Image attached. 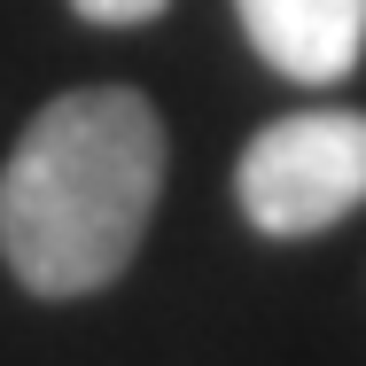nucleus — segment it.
<instances>
[{
	"label": "nucleus",
	"instance_id": "nucleus-4",
	"mask_svg": "<svg viewBox=\"0 0 366 366\" xmlns=\"http://www.w3.org/2000/svg\"><path fill=\"white\" fill-rule=\"evenodd\" d=\"M71 8L86 16V24H148L164 0H71Z\"/></svg>",
	"mask_w": 366,
	"mask_h": 366
},
{
	"label": "nucleus",
	"instance_id": "nucleus-2",
	"mask_svg": "<svg viewBox=\"0 0 366 366\" xmlns=\"http://www.w3.org/2000/svg\"><path fill=\"white\" fill-rule=\"evenodd\" d=\"M234 195L257 234H327L366 203V117L359 109H296L242 148Z\"/></svg>",
	"mask_w": 366,
	"mask_h": 366
},
{
	"label": "nucleus",
	"instance_id": "nucleus-1",
	"mask_svg": "<svg viewBox=\"0 0 366 366\" xmlns=\"http://www.w3.org/2000/svg\"><path fill=\"white\" fill-rule=\"evenodd\" d=\"M164 187V125L133 86L55 94L0 172V257L31 296L109 289Z\"/></svg>",
	"mask_w": 366,
	"mask_h": 366
},
{
	"label": "nucleus",
	"instance_id": "nucleus-3",
	"mask_svg": "<svg viewBox=\"0 0 366 366\" xmlns=\"http://www.w3.org/2000/svg\"><path fill=\"white\" fill-rule=\"evenodd\" d=\"M249 47L296 86H335L366 55V0H234Z\"/></svg>",
	"mask_w": 366,
	"mask_h": 366
}]
</instances>
